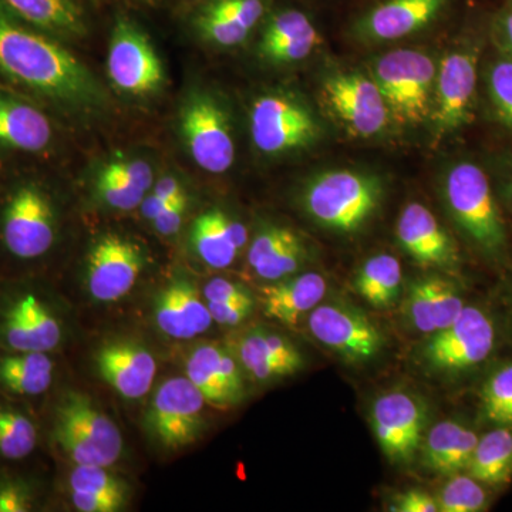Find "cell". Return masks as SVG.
<instances>
[{"mask_svg":"<svg viewBox=\"0 0 512 512\" xmlns=\"http://www.w3.org/2000/svg\"><path fill=\"white\" fill-rule=\"evenodd\" d=\"M305 259L301 239L291 229L271 227L259 232L248 252L252 271L265 281H282L295 274Z\"/></svg>","mask_w":512,"mask_h":512,"instance_id":"obj_24","label":"cell"},{"mask_svg":"<svg viewBox=\"0 0 512 512\" xmlns=\"http://www.w3.org/2000/svg\"><path fill=\"white\" fill-rule=\"evenodd\" d=\"M52 141V126L42 111L0 94V146L39 153Z\"/></svg>","mask_w":512,"mask_h":512,"instance_id":"obj_28","label":"cell"},{"mask_svg":"<svg viewBox=\"0 0 512 512\" xmlns=\"http://www.w3.org/2000/svg\"><path fill=\"white\" fill-rule=\"evenodd\" d=\"M251 134L259 151L279 154L308 146L315 140L318 126L312 114L296 101L266 96L252 107Z\"/></svg>","mask_w":512,"mask_h":512,"instance_id":"obj_9","label":"cell"},{"mask_svg":"<svg viewBox=\"0 0 512 512\" xmlns=\"http://www.w3.org/2000/svg\"><path fill=\"white\" fill-rule=\"evenodd\" d=\"M242 367L256 380H271L301 370L303 357L291 340L264 329L251 330L239 340Z\"/></svg>","mask_w":512,"mask_h":512,"instance_id":"obj_22","label":"cell"},{"mask_svg":"<svg viewBox=\"0 0 512 512\" xmlns=\"http://www.w3.org/2000/svg\"><path fill=\"white\" fill-rule=\"evenodd\" d=\"M319 45V35L299 10L279 13L266 26L262 53L276 63H292L311 56Z\"/></svg>","mask_w":512,"mask_h":512,"instance_id":"obj_27","label":"cell"},{"mask_svg":"<svg viewBox=\"0 0 512 512\" xmlns=\"http://www.w3.org/2000/svg\"><path fill=\"white\" fill-rule=\"evenodd\" d=\"M477 443V434L458 421H440L424 439V463L436 473L453 476L470 466Z\"/></svg>","mask_w":512,"mask_h":512,"instance_id":"obj_29","label":"cell"},{"mask_svg":"<svg viewBox=\"0 0 512 512\" xmlns=\"http://www.w3.org/2000/svg\"><path fill=\"white\" fill-rule=\"evenodd\" d=\"M328 292L325 278L308 272L291 279L276 281L264 289V311L268 318L295 326L306 313H311Z\"/></svg>","mask_w":512,"mask_h":512,"instance_id":"obj_25","label":"cell"},{"mask_svg":"<svg viewBox=\"0 0 512 512\" xmlns=\"http://www.w3.org/2000/svg\"><path fill=\"white\" fill-rule=\"evenodd\" d=\"M447 0H389L365 20L366 35L375 40H396L412 35L439 15Z\"/></svg>","mask_w":512,"mask_h":512,"instance_id":"obj_26","label":"cell"},{"mask_svg":"<svg viewBox=\"0 0 512 512\" xmlns=\"http://www.w3.org/2000/svg\"><path fill=\"white\" fill-rule=\"evenodd\" d=\"M154 318L164 335L178 340L195 338L207 332L214 322L197 288L185 279H175L161 291Z\"/></svg>","mask_w":512,"mask_h":512,"instance_id":"obj_19","label":"cell"},{"mask_svg":"<svg viewBox=\"0 0 512 512\" xmlns=\"http://www.w3.org/2000/svg\"><path fill=\"white\" fill-rule=\"evenodd\" d=\"M484 412L498 424H512V363L503 367L484 386Z\"/></svg>","mask_w":512,"mask_h":512,"instance_id":"obj_38","label":"cell"},{"mask_svg":"<svg viewBox=\"0 0 512 512\" xmlns=\"http://www.w3.org/2000/svg\"><path fill=\"white\" fill-rule=\"evenodd\" d=\"M446 200L454 220L478 247L488 254L504 248L503 218L483 168L468 161L454 165L447 175Z\"/></svg>","mask_w":512,"mask_h":512,"instance_id":"obj_4","label":"cell"},{"mask_svg":"<svg viewBox=\"0 0 512 512\" xmlns=\"http://www.w3.org/2000/svg\"><path fill=\"white\" fill-rule=\"evenodd\" d=\"M96 188L101 200L114 210H134V208L140 207L141 202L146 197V192L141 188L109 173L106 168L101 170L99 178H97Z\"/></svg>","mask_w":512,"mask_h":512,"instance_id":"obj_39","label":"cell"},{"mask_svg":"<svg viewBox=\"0 0 512 512\" xmlns=\"http://www.w3.org/2000/svg\"><path fill=\"white\" fill-rule=\"evenodd\" d=\"M313 338L350 362H367L379 355L383 338L375 323L356 309L318 305L308 320Z\"/></svg>","mask_w":512,"mask_h":512,"instance_id":"obj_15","label":"cell"},{"mask_svg":"<svg viewBox=\"0 0 512 512\" xmlns=\"http://www.w3.org/2000/svg\"><path fill=\"white\" fill-rule=\"evenodd\" d=\"M439 511L477 512L487 505V493L474 477L454 476L437 497Z\"/></svg>","mask_w":512,"mask_h":512,"instance_id":"obj_37","label":"cell"},{"mask_svg":"<svg viewBox=\"0 0 512 512\" xmlns=\"http://www.w3.org/2000/svg\"><path fill=\"white\" fill-rule=\"evenodd\" d=\"M96 365L104 382L124 399L146 396L156 377L157 363L150 350L134 342H111L96 353Z\"/></svg>","mask_w":512,"mask_h":512,"instance_id":"obj_17","label":"cell"},{"mask_svg":"<svg viewBox=\"0 0 512 512\" xmlns=\"http://www.w3.org/2000/svg\"><path fill=\"white\" fill-rule=\"evenodd\" d=\"M205 13L251 30L264 15V3L262 0H220L205 10Z\"/></svg>","mask_w":512,"mask_h":512,"instance_id":"obj_41","label":"cell"},{"mask_svg":"<svg viewBox=\"0 0 512 512\" xmlns=\"http://www.w3.org/2000/svg\"><path fill=\"white\" fill-rule=\"evenodd\" d=\"M397 511L400 512H437L439 505H437L436 498L431 497L430 494L424 493L421 490H409L402 493L397 497L396 505Z\"/></svg>","mask_w":512,"mask_h":512,"instance_id":"obj_47","label":"cell"},{"mask_svg":"<svg viewBox=\"0 0 512 512\" xmlns=\"http://www.w3.org/2000/svg\"><path fill=\"white\" fill-rule=\"evenodd\" d=\"M53 439L79 466H113L123 451L119 427L79 392L64 394L59 403Z\"/></svg>","mask_w":512,"mask_h":512,"instance_id":"obj_2","label":"cell"},{"mask_svg":"<svg viewBox=\"0 0 512 512\" xmlns=\"http://www.w3.org/2000/svg\"><path fill=\"white\" fill-rule=\"evenodd\" d=\"M146 265L137 242L109 234L100 238L87 262V289L99 302H116L133 289Z\"/></svg>","mask_w":512,"mask_h":512,"instance_id":"obj_8","label":"cell"},{"mask_svg":"<svg viewBox=\"0 0 512 512\" xmlns=\"http://www.w3.org/2000/svg\"><path fill=\"white\" fill-rule=\"evenodd\" d=\"M495 329L480 309L464 306L460 316L446 329L433 333L423 348L431 369L441 372L466 370L484 362L493 352Z\"/></svg>","mask_w":512,"mask_h":512,"instance_id":"obj_6","label":"cell"},{"mask_svg":"<svg viewBox=\"0 0 512 512\" xmlns=\"http://www.w3.org/2000/svg\"><path fill=\"white\" fill-rule=\"evenodd\" d=\"M488 92L500 119L512 128V59H501L488 73Z\"/></svg>","mask_w":512,"mask_h":512,"instance_id":"obj_40","label":"cell"},{"mask_svg":"<svg viewBox=\"0 0 512 512\" xmlns=\"http://www.w3.org/2000/svg\"><path fill=\"white\" fill-rule=\"evenodd\" d=\"M501 30H503L505 46H507L512 59V5L505 10L503 20H501Z\"/></svg>","mask_w":512,"mask_h":512,"instance_id":"obj_52","label":"cell"},{"mask_svg":"<svg viewBox=\"0 0 512 512\" xmlns=\"http://www.w3.org/2000/svg\"><path fill=\"white\" fill-rule=\"evenodd\" d=\"M70 488L77 493L93 495L126 505L127 487L119 478L107 473L106 467L79 466L76 464L70 476Z\"/></svg>","mask_w":512,"mask_h":512,"instance_id":"obj_36","label":"cell"},{"mask_svg":"<svg viewBox=\"0 0 512 512\" xmlns=\"http://www.w3.org/2000/svg\"><path fill=\"white\" fill-rule=\"evenodd\" d=\"M402 265L392 255L373 256L356 276V291L375 308L393 305L402 288Z\"/></svg>","mask_w":512,"mask_h":512,"instance_id":"obj_32","label":"cell"},{"mask_svg":"<svg viewBox=\"0 0 512 512\" xmlns=\"http://www.w3.org/2000/svg\"><path fill=\"white\" fill-rule=\"evenodd\" d=\"M247 241V228L221 211L205 212L192 225V247L211 268H228Z\"/></svg>","mask_w":512,"mask_h":512,"instance_id":"obj_23","label":"cell"},{"mask_svg":"<svg viewBox=\"0 0 512 512\" xmlns=\"http://www.w3.org/2000/svg\"><path fill=\"white\" fill-rule=\"evenodd\" d=\"M104 168L109 173L136 185V187L141 188L144 192L150 190L151 185H153V170H151L150 165L146 161H114V163L106 165Z\"/></svg>","mask_w":512,"mask_h":512,"instance_id":"obj_43","label":"cell"},{"mask_svg":"<svg viewBox=\"0 0 512 512\" xmlns=\"http://www.w3.org/2000/svg\"><path fill=\"white\" fill-rule=\"evenodd\" d=\"M305 208L323 227L353 232L376 211L380 188L373 178L355 171H330L315 178L305 192Z\"/></svg>","mask_w":512,"mask_h":512,"instance_id":"obj_3","label":"cell"},{"mask_svg":"<svg viewBox=\"0 0 512 512\" xmlns=\"http://www.w3.org/2000/svg\"><path fill=\"white\" fill-rule=\"evenodd\" d=\"M198 26H200L202 35L220 46L239 45L247 39L248 33L251 32L245 26L229 22V20L214 18L207 13L201 16Z\"/></svg>","mask_w":512,"mask_h":512,"instance_id":"obj_42","label":"cell"},{"mask_svg":"<svg viewBox=\"0 0 512 512\" xmlns=\"http://www.w3.org/2000/svg\"><path fill=\"white\" fill-rule=\"evenodd\" d=\"M397 238L400 245L417 262L424 265H450L456 261L453 242L439 221L424 205H406L399 222Z\"/></svg>","mask_w":512,"mask_h":512,"instance_id":"obj_21","label":"cell"},{"mask_svg":"<svg viewBox=\"0 0 512 512\" xmlns=\"http://www.w3.org/2000/svg\"><path fill=\"white\" fill-rule=\"evenodd\" d=\"M3 241L20 259L45 255L55 242V217L45 195L35 187L19 188L3 214Z\"/></svg>","mask_w":512,"mask_h":512,"instance_id":"obj_14","label":"cell"},{"mask_svg":"<svg viewBox=\"0 0 512 512\" xmlns=\"http://www.w3.org/2000/svg\"><path fill=\"white\" fill-rule=\"evenodd\" d=\"M426 407L413 394L389 392L373 403L376 439L394 463H410L419 450L426 426Z\"/></svg>","mask_w":512,"mask_h":512,"instance_id":"obj_13","label":"cell"},{"mask_svg":"<svg viewBox=\"0 0 512 512\" xmlns=\"http://www.w3.org/2000/svg\"><path fill=\"white\" fill-rule=\"evenodd\" d=\"M153 194L163 198L165 201H177L180 198L187 197L184 192V188L181 184L173 177H164L154 187Z\"/></svg>","mask_w":512,"mask_h":512,"instance_id":"obj_50","label":"cell"},{"mask_svg":"<svg viewBox=\"0 0 512 512\" xmlns=\"http://www.w3.org/2000/svg\"><path fill=\"white\" fill-rule=\"evenodd\" d=\"M185 210H187V197L171 202L153 221L154 228L165 237L177 234L181 225H183Z\"/></svg>","mask_w":512,"mask_h":512,"instance_id":"obj_46","label":"cell"},{"mask_svg":"<svg viewBox=\"0 0 512 512\" xmlns=\"http://www.w3.org/2000/svg\"><path fill=\"white\" fill-rule=\"evenodd\" d=\"M207 302H254L247 288L227 279L215 278L204 288Z\"/></svg>","mask_w":512,"mask_h":512,"instance_id":"obj_44","label":"cell"},{"mask_svg":"<svg viewBox=\"0 0 512 512\" xmlns=\"http://www.w3.org/2000/svg\"><path fill=\"white\" fill-rule=\"evenodd\" d=\"M30 510L28 495L22 488L6 485L0 488V512H25Z\"/></svg>","mask_w":512,"mask_h":512,"instance_id":"obj_49","label":"cell"},{"mask_svg":"<svg viewBox=\"0 0 512 512\" xmlns=\"http://www.w3.org/2000/svg\"><path fill=\"white\" fill-rule=\"evenodd\" d=\"M463 309L456 285L439 276L414 282L404 303V313L413 328L430 335L450 326Z\"/></svg>","mask_w":512,"mask_h":512,"instance_id":"obj_20","label":"cell"},{"mask_svg":"<svg viewBox=\"0 0 512 512\" xmlns=\"http://www.w3.org/2000/svg\"><path fill=\"white\" fill-rule=\"evenodd\" d=\"M181 131L195 163L211 174H222L234 164L235 146L227 116L208 97H195L181 117Z\"/></svg>","mask_w":512,"mask_h":512,"instance_id":"obj_11","label":"cell"},{"mask_svg":"<svg viewBox=\"0 0 512 512\" xmlns=\"http://www.w3.org/2000/svg\"><path fill=\"white\" fill-rule=\"evenodd\" d=\"M436 121L440 134L458 130L473 119L477 55L460 50L444 57L436 76Z\"/></svg>","mask_w":512,"mask_h":512,"instance_id":"obj_16","label":"cell"},{"mask_svg":"<svg viewBox=\"0 0 512 512\" xmlns=\"http://www.w3.org/2000/svg\"><path fill=\"white\" fill-rule=\"evenodd\" d=\"M72 501L74 507L82 512H117L123 508V505L114 503V501L93 497V495L89 494L77 493V491H72Z\"/></svg>","mask_w":512,"mask_h":512,"instance_id":"obj_48","label":"cell"},{"mask_svg":"<svg viewBox=\"0 0 512 512\" xmlns=\"http://www.w3.org/2000/svg\"><path fill=\"white\" fill-rule=\"evenodd\" d=\"M205 404L207 400L188 377L165 380L148 410V430L164 447L188 446L200 436Z\"/></svg>","mask_w":512,"mask_h":512,"instance_id":"obj_7","label":"cell"},{"mask_svg":"<svg viewBox=\"0 0 512 512\" xmlns=\"http://www.w3.org/2000/svg\"><path fill=\"white\" fill-rule=\"evenodd\" d=\"M433 60L414 50H396L380 57L375 82L387 107L403 123H419L430 109V94L436 82Z\"/></svg>","mask_w":512,"mask_h":512,"instance_id":"obj_5","label":"cell"},{"mask_svg":"<svg viewBox=\"0 0 512 512\" xmlns=\"http://www.w3.org/2000/svg\"><path fill=\"white\" fill-rule=\"evenodd\" d=\"M222 348L214 343H204L191 353L187 360V377L200 390L207 403L227 407L235 403L222 372Z\"/></svg>","mask_w":512,"mask_h":512,"instance_id":"obj_34","label":"cell"},{"mask_svg":"<svg viewBox=\"0 0 512 512\" xmlns=\"http://www.w3.org/2000/svg\"><path fill=\"white\" fill-rule=\"evenodd\" d=\"M53 380V363L43 352H16L0 357V384L22 396H39Z\"/></svg>","mask_w":512,"mask_h":512,"instance_id":"obj_31","label":"cell"},{"mask_svg":"<svg viewBox=\"0 0 512 512\" xmlns=\"http://www.w3.org/2000/svg\"><path fill=\"white\" fill-rule=\"evenodd\" d=\"M211 318L224 326H237L254 311L255 302H207Z\"/></svg>","mask_w":512,"mask_h":512,"instance_id":"obj_45","label":"cell"},{"mask_svg":"<svg viewBox=\"0 0 512 512\" xmlns=\"http://www.w3.org/2000/svg\"><path fill=\"white\" fill-rule=\"evenodd\" d=\"M107 72L117 89L134 96L154 92L164 80L156 50L127 20H120L111 36Z\"/></svg>","mask_w":512,"mask_h":512,"instance_id":"obj_10","label":"cell"},{"mask_svg":"<svg viewBox=\"0 0 512 512\" xmlns=\"http://www.w3.org/2000/svg\"><path fill=\"white\" fill-rule=\"evenodd\" d=\"M330 111L356 137L379 134L389 119V107L375 80L362 74H338L323 86Z\"/></svg>","mask_w":512,"mask_h":512,"instance_id":"obj_12","label":"cell"},{"mask_svg":"<svg viewBox=\"0 0 512 512\" xmlns=\"http://www.w3.org/2000/svg\"><path fill=\"white\" fill-rule=\"evenodd\" d=\"M37 434L28 417L0 409V454L9 460L28 457L35 450Z\"/></svg>","mask_w":512,"mask_h":512,"instance_id":"obj_35","label":"cell"},{"mask_svg":"<svg viewBox=\"0 0 512 512\" xmlns=\"http://www.w3.org/2000/svg\"><path fill=\"white\" fill-rule=\"evenodd\" d=\"M170 204V201H165L156 194L147 195L140 205L141 214L146 220L153 222L160 215V212Z\"/></svg>","mask_w":512,"mask_h":512,"instance_id":"obj_51","label":"cell"},{"mask_svg":"<svg viewBox=\"0 0 512 512\" xmlns=\"http://www.w3.org/2000/svg\"><path fill=\"white\" fill-rule=\"evenodd\" d=\"M2 335L15 352L47 353L59 346L62 328L45 303L26 293L6 311Z\"/></svg>","mask_w":512,"mask_h":512,"instance_id":"obj_18","label":"cell"},{"mask_svg":"<svg viewBox=\"0 0 512 512\" xmlns=\"http://www.w3.org/2000/svg\"><path fill=\"white\" fill-rule=\"evenodd\" d=\"M0 9L13 19L56 35H80L83 16L74 0H0Z\"/></svg>","mask_w":512,"mask_h":512,"instance_id":"obj_30","label":"cell"},{"mask_svg":"<svg viewBox=\"0 0 512 512\" xmlns=\"http://www.w3.org/2000/svg\"><path fill=\"white\" fill-rule=\"evenodd\" d=\"M468 470L478 483H507L512 476V430H493L478 439Z\"/></svg>","mask_w":512,"mask_h":512,"instance_id":"obj_33","label":"cell"},{"mask_svg":"<svg viewBox=\"0 0 512 512\" xmlns=\"http://www.w3.org/2000/svg\"><path fill=\"white\" fill-rule=\"evenodd\" d=\"M0 70L16 82L67 101L90 103L96 83L76 57L53 40L19 25L0 9Z\"/></svg>","mask_w":512,"mask_h":512,"instance_id":"obj_1","label":"cell"}]
</instances>
